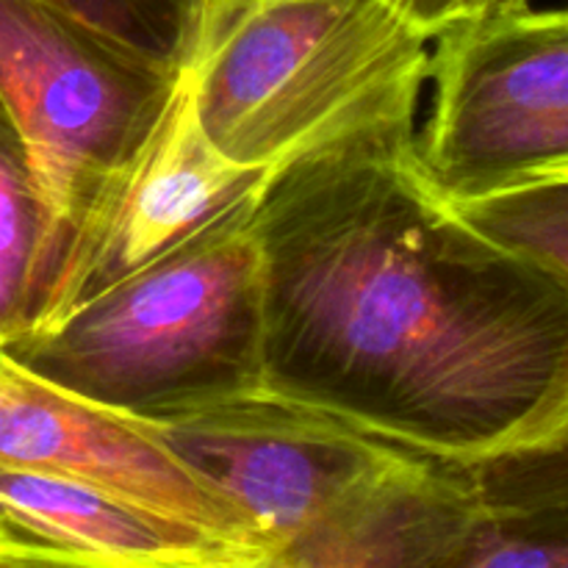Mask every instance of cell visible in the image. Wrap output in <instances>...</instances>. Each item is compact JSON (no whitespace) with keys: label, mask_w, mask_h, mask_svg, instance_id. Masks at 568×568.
<instances>
[{"label":"cell","mask_w":568,"mask_h":568,"mask_svg":"<svg viewBox=\"0 0 568 568\" xmlns=\"http://www.w3.org/2000/svg\"><path fill=\"white\" fill-rule=\"evenodd\" d=\"M416 139L281 166L250 211L264 388L480 469L568 436V275L466 222Z\"/></svg>","instance_id":"6da1fadb"},{"label":"cell","mask_w":568,"mask_h":568,"mask_svg":"<svg viewBox=\"0 0 568 568\" xmlns=\"http://www.w3.org/2000/svg\"><path fill=\"white\" fill-rule=\"evenodd\" d=\"M430 44L392 0H203L181 75L214 148L272 175L416 139Z\"/></svg>","instance_id":"7a4b0ae2"},{"label":"cell","mask_w":568,"mask_h":568,"mask_svg":"<svg viewBox=\"0 0 568 568\" xmlns=\"http://www.w3.org/2000/svg\"><path fill=\"white\" fill-rule=\"evenodd\" d=\"M253 205L0 349L136 422H166L258 392L264 283Z\"/></svg>","instance_id":"3957f363"},{"label":"cell","mask_w":568,"mask_h":568,"mask_svg":"<svg viewBox=\"0 0 568 568\" xmlns=\"http://www.w3.org/2000/svg\"><path fill=\"white\" fill-rule=\"evenodd\" d=\"M416 159L447 203L568 175V11L458 17L433 37Z\"/></svg>","instance_id":"277c9868"},{"label":"cell","mask_w":568,"mask_h":568,"mask_svg":"<svg viewBox=\"0 0 568 568\" xmlns=\"http://www.w3.org/2000/svg\"><path fill=\"white\" fill-rule=\"evenodd\" d=\"M178 78L48 6L0 0V103L48 203L55 270L78 216L153 131Z\"/></svg>","instance_id":"5b68a950"},{"label":"cell","mask_w":568,"mask_h":568,"mask_svg":"<svg viewBox=\"0 0 568 568\" xmlns=\"http://www.w3.org/2000/svg\"><path fill=\"white\" fill-rule=\"evenodd\" d=\"M266 181L270 172L233 164L214 148L181 75L153 131L100 183L78 216L33 327L61 320L197 233L250 209Z\"/></svg>","instance_id":"8992f818"},{"label":"cell","mask_w":568,"mask_h":568,"mask_svg":"<svg viewBox=\"0 0 568 568\" xmlns=\"http://www.w3.org/2000/svg\"><path fill=\"white\" fill-rule=\"evenodd\" d=\"M142 425L242 508L275 555L405 453L266 388Z\"/></svg>","instance_id":"52a82bcc"},{"label":"cell","mask_w":568,"mask_h":568,"mask_svg":"<svg viewBox=\"0 0 568 568\" xmlns=\"http://www.w3.org/2000/svg\"><path fill=\"white\" fill-rule=\"evenodd\" d=\"M0 466L92 483L255 558H277L253 519L183 466L148 425L44 381L3 349Z\"/></svg>","instance_id":"ba28073f"},{"label":"cell","mask_w":568,"mask_h":568,"mask_svg":"<svg viewBox=\"0 0 568 568\" xmlns=\"http://www.w3.org/2000/svg\"><path fill=\"white\" fill-rule=\"evenodd\" d=\"M483 519L471 469L403 453L277 558L283 568H449Z\"/></svg>","instance_id":"9c48e42d"},{"label":"cell","mask_w":568,"mask_h":568,"mask_svg":"<svg viewBox=\"0 0 568 568\" xmlns=\"http://www.w3.org/2000/svg\"><path fill=\"white\" fill-rule=\"evenodd\" d=\"M0 547L136 568H239L270 560L92 483L9 466H0Z\"/></svg>","instance_id":"30bf717a"},{"label":"cell","mask_w":568,"mask_h":568,"mask_svg":"<svg viewBox=\"0 0 568 568\" xmlns=\"http://www.w3.org/2000/svg\"><path fill=\"white\" fill-rule=\"evenodd\" d=\"M449 205L497 242L536 255L568 275V175ZM471 477L488 510L564 499L568 497V436L547 453L471 469Z\"/></svg>","instance_id":"8fae6325"},{"label":"cell","mask_w":568,"mask_h":568,"mask_svg":"<svg viewBox=\"0 0 568 568\" xmlns=\"http://www.w3.org/2000/svg\"><path fill=\"white\" fill-rule=\"evenodd\" d=\"M53 272V220L26 144L0 103V344L31 331Z\"/></svg>","instance_id":"7c38bea8"},{"label":"cell","mask_w":568,"mask_h":568,"mask_svg":"<svg viewBox=\"0 0 568 568\" xmlns=\"http://www.w3.org/2000/svg\"><path fill=\"white\" fill-rule=\"evenodd\" d=\"M181 72L203 0H33Z\"/></svg>","instance_id":"4fadbf2b"},{"label":"cell","mask_w":568,"mask_h":568,"mask_svg":"<svg viewBox=\"0 0 568 568\" xmlns=\"http://www.w3.org/2000/svg\"><path fill=\"white\" fill-rule=\"evenodd\" d=\"M449 568H568V497L488 510Z\"/></svg>","instance_id":"5bb4252c"},{"label":"cell","mask_w":568,"mask_h":568,"mask_svg":"<svg viewBox=\"0 0 568 568\" xmlns=\"http://www.w3.org/2000/svg\"><path fill=\"white\" fill-rule=\"evenodd\" d=\"M0 568H136L120 564H103V560L75 558V555L39 552V549L0 547Z\"/></svg>","instance_id":"9a60e30c"},{"label":"cell","mask_w":568,"mask_h":568,"mask_svg":"<svg viewBox=\"0 0 568 568\" xmlns=\"http://www.w3.org/2000/svg\"><path fill=\"white\" fill-rule=\"evenodd\" d=\"M392 3L430 37L458 20V0H392Z\"/></svg>","instance_id":"2e32d148"},{"label":"cell","mask_w":568,"mask_h":568,"mask_svg":"<svg viewBox=\"0 0 568 568\" xmlns=\"http://www.w3.org/2000/svg\"><path fill=\"white\" fill-rule=\"evenodd\" d=\"M527 0H458V17H494L525 9Z\"/></svg>","instance_id":"e0dca14e"},{"label":"cell","mask_w":568,"mask_h":568,"mask_svg":"<svg viewBox=\"0 0 568 568\" xmlns=\"http://www.w3.org/2000/svg\"><path fill=\"white\" fill-rule=\"evenodd\" d=\"M239 568H283V564L281 558H270V560H255V564L239 566Z\"/></svg>","instance_id":"ac0fdd59"}]
</instances>
